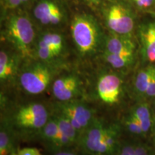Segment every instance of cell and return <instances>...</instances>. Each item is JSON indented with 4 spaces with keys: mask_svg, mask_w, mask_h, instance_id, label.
I'll list each match as a JSON object with an SVG mask.
<instances>
[{
    "mask_svg": "<svg viewBox=\"0 0 155 155\" xmlns=\"http://www.w3.org/2000/svg\"><path fill=\"white\" fill-rule=\"evenodd\" d=\"M134 2L140 7L147 8V7H150L152 5L154 2V0H134Z\"/></svg>",
    "mask_w": 155,
    "mask_h": 155,
    "instance_id": "4316f807",
    "label": "cell"
},
{
    "mask_svg": "<svg viewBox=\"0 0 155 155\" xmlns=\"http://www.w3.org/2000/svg\"><path fill=\"white\" fill-rule=\"evenodd\" d=\"M152 111H153V114H154V116H155V101H154V109H153Z\"/></svg>",
    "mask_w": 155,
    "mask_h": 155,
    "instance_id": "d6a6232c",
    "label": "cell"
},
{
    "mask_svg": "<svg viewBox=\"0 0 155 155\" xmlns=\"http://www.w3.org/2000/svg\"><path fill=\"white\" fill-rule=\"evenodd\" d=\"M135 44L130 35L112 33L104 42V53L119 55H134Z\"/></svg>",
    "mask_w": 155,
    "mask_h": 155,
    "instance_id": "30bf717a",
    "label": "cell"
},
{
    "mask_svg": "<svg viewBox=\"0 0 155 155\" xmlns=\"http://www.w3.org/2000/svg\"><path fill=\"white\" fill-rule=\"evenodd\" d=\"M122 88L123 81L117 73H103L97 81V95L100 101L106 105L114 106L120 101Z\"/></svg>",
    "mask_w": 155,
    "mask_h": 155,
    "instance_id": "52a82bcc",
    "label": "cell"
},
{
    "mask_svg": "<svg viewBox=\"0 0 155 155\" xmlns=\"http://www.w3.org/2000/svg\"><path fill=\"white\" fill-rule=\"evenodd\" d=\"M144 98L155 99V78L151 81L150 85H149Z\"/></svg>",
    "mask_w": 155,
    "mask_h": 155,
    "instance_id": "484cf974",
    "label": "cell"
},
{
    "mask_svg": "<svg viewBox=\"0 0 155 155\" xmlns=\"http://www.w3.org/2000/svg\"><path fill=\"white\" fill-rule=\"evenodd\" d=\"M55 113L66 117L81 135L96 119L91 108L83 102L75 99L58 101L56 105Z\"/></svg>",
    "mask_w": 155,
    "mask_h": 155,
    "instance_id": "5b68a950",
    "label": "cell"
},
{
    "mask_svg": "<svg viewBox=\"0 0 155 155\" xmlns=\"http://www.w3.org/2000/svg\"><path fill=\"white\" fill-rule=\"evenodd\" d=\"M82 82L76 75L57 78L52 84V92L58 101L74 100L81 94Z\"/></svg>",
    "mask_w": 155,
    "mask_h": 155,
    "instance_id": "9c48e42d",
    "label": "cell"
},
{
    "mask_svg": "<svg viewBox=\"0 0 155 155\" xmlns=\"http://www.w3.org/2000/svg\"><path fill=\"white\" fill-rule=\"evenodd\" d=\"M27 1H28V0H22L23 2H27Z\"/></svg>",
    "mask_w": 155,
    "mask_h": 155,
    "instance_id": "836d02e7",
    "label": "cell"
},
{
    "mask_svg": "<svg viewBox=\"0 0 155 155\" xmlns=\"http://www.w3.org/2000/svg\"><path fill=\"white\" fill-rule=\"evenodd\" d=\"M139 38L144 60L155 64V23L143 25L139 30Z\"/></svg>",
    "mask_w": 155,
    "mask_h": 155,
    "instance_id": "4fadbf2b",
    "label": "cell"
},
{
    "mask_svg": "<svg viewBox=\"0 0 155 155\" xmlns=\"http://www.w3.org/2000/svg\"><path fill=\"white\" fill-rule=\"evenodd\" d=\"M40 137L50 149L55 150L56 143L59 135V127L54 116H50V119L45 124L40 132Z\"/></svg>",
    "mask_w": 155,
    "mask_h": 155,
    "instance_id": "2e32d148",
    "label": "cell"
},
{
    "mask_svg": "<svg viewBox=\"0 0 155 155\" xmlns=\"http://www.w3.org/2000/svg\"><path fill=\"white\" fill-rule=\"evenodd\" d=\"M107 124L101 119H96L81 135L78 145L83 154L101 155L102 140Z\"/></svg>",
    "mask_w": 155,
    "mask_h": 155,
    "instance_id": "ba28073f",
    "label": "cell"
},
{
    "mask_svg": "<svg viewBox=\"0 0 155 155\" xmlns=\"http://www.w3.org/2000/svg\"><path fill=\"white\" fill-rule=\"evenodd\" d=\"M124 124L127 130L131 134L138 137L145 136L139 122L131 114H129L124 118Z\"/></svg>",
    "mask_w": 155,
    "mask_h": 155,
    "instance_id": "7402d4cb",
    "label": "cell"
},
{
    "mask_svg": "<svg viewBox=\"0 0 155 155\" xmlns=\"http://www.w3.org/2000/svg\"><path fill=\"white\" fill-rule=\"evenodd\" d=\"M103 58L113 68L121 70L130 66L134 61V55H119L104 53Z\"/></svg>",
    "mask_w": 155,
    "mask_h": 155,
    "instance_id": "ac0fdd59",
    "label": "cell"
},
{
    "mask_svg": "<svg viewBox=\"0 0 155 155\" xmlns=\"http://www.w3.org/2000/svg\"><path fill=\"white\" fill-rule=\"evenodd\" d=\"M34 15L45 25H56L63 19V13L55 2L49 0L40 2L34 9Z\"/></svg>",
    "mask_w": 155,
    "mask_h": 155,
    "instance_id": "8fae6325",
    "label": "cell"
},
{
    "mask_svg": "<svg viewBox=\"0 0 155 155\" xmlns=\"http://www.w3.org/2000/svg\"><path fill=\"white\" fill-rule=\"evenodd\" d=\"M83 1L91 6H96L99 5L101 0H83Z\"/></svg>",
    "mask_w": 155,
    "mask_h": 155,
    "instance_id": "f546056e",
    "label": "cell"
},
{
    "mask_svg": "<svg viewBox=\"0 0 155 155\" xmlns=\"http://www.w3.org/2000/svg\"><path fill=\"white\" fill-rule=\"evenodd\" d=\"M6 5L9 8H15L23 3L22 0H5Z\"/></svg>",
    "mask_w": 155,
    "mask_h": 155,
    "instance_id": "83f0119b",
    "label": "cell"
},
{
    "mask_svg": "<svg viewBox=\"0 0 155 155\" xmlns=\"http://www.w3.org/2000/svg\"><path fill=\"white\" fill-rule=\"evenodd\" d=\"M35 53L40 61L50 64L58 56L47 44L40 40H39L38 43L37 44Z\"/></svg>",
    "mask_w": 155,
    "mask_h": 155,
    "instance_id": "44dd1931",
    "label": "cell"
},
{
    "mask_svg": "<svg viewBox=\"0 0 155 155\" xmlns=\"http://www.w3.org/2000/svg\"><path fill=\"white\" fill-rule=\"evenodd\" d=\"M71 32L75 48L82 56L94 55L104 45L99 25L91 15H76L71 22Z\"/></svg>",
    "mask_w": 155,
    "mask_h": 155,
    "instance_id": "6da1fadb",
    "label": "cell"
},
{
    "mask_svg": "<svg viewBox=\"0 0 155 155\" xmlns=\"http://www.w3.org/2000/svg\"><path fill=\"white\" fill-rule=\"evenodd\" d=\"M154 78L155 64H151L139 70L134 81V88L136 94L144 98L149 85Z\"/></svg>",
    "mask_w": 155,
    "mask_h": 155,
    "instance_id": "9a60e30c",
    "label": "cell"
},
{
    "mask_svg": "<svg viewBox=\"0 0 155 155\" xmlns=\"http://www.w3.org/2000/svg\"><path fill=\"white\" fill-rule=\"evenodd\" d=\"M83 155H88V154H83Z\"/></svg>",
    "mask_w": 155,
    "mask_h": 155,
    "instance_id": "e575fe53",
    "label": "cell"
},
{
    "mask_svg": "<svg viewBox=\"0 0 155 155\" xmlns=\"http://www.w3.org/2000/svg\"><path fill=\"white\" fill-rule=\"evenodd\" d=\"M47 108L40 103H30L21 106L12 117V125L25 133H39L50 119Z\"/></svg>",
    "mask_w": 155,
    "mask_h": 155,
    "instance_id": "277c9868",
    "label": "cell"
},
{
    "mask_svg": "<svg viewBox=\"0 0 155 155\" xmlns=\"http://www.w3.org/2000/svg\"><path fill=\"white\" fill-rule=\"evenodd\" d=\"M40 40L47 44L58 55H59L63 51L64 40L61 34L57 32H47L42 34Z\"/></svg>",
    "mask_w": 155,
    "mask_h": 155,
    "instance_id": "ffe728a7",
    "label": "cell"
},
{
    "mask_svg": "<svg viewBox=\"0 0 155 155\" xmlns=\"http://www.w3.org/2000/svg\"><path fill=\"white\" fill-rule=\"evenodd\" d=\"M19 155H42L39 150L35 147H25L17 150Z\"/></svg>",
    "mask_w": 155,
    "mask_h": 155,
    "instance_id": "d4e9b609",
    "label": "cell"
},
{
    "mask_svg": "<svg viewBox=\"0 0 155 155\" xmlns=\"http://www.w3.org/2000/svg\"><path fill=\"white\" fill-rule=\"evenodd\" d=\"M107 27L112 33L130 35L134 29V19L128 9L120 4H112L104 13Z\"/></svg>",
    "mask_w": 155,
    "mask_h": 155,
    "instance_id": "8992f818",
    "label": "cell"
},
{
    "mask_svg": "<svg viewBox=\"0 0 155 155\" xmlns=\"http://www.w3.org/2000/svg\"><path fill=\"white\" fill-rule=\"evenodd\" d=\"M13 137L9 131V128L4 124L0 131V155H9L15 152Z\"/></svg>",
    "mask_w": 155,
    "mask_h": 155,
    "instance_id": "d6986e66",
    "label": "cell"
},
{
    "mask_svg": "<svg viewBox=\"0 0 155 155\" xmlns=\"http://www.w3.org/2000/svg\"><path fill=\"white\" fill-rule=\"evenodd\" d=\"M53 116L57 121L60 131L70 139L73 145L78 144L81 134L75 129L73 124L66 117L60 114L55 113Z\"/></svg>",
    "mask_w": 155,
    "mask_h": 155,
    "instance_id": "e0dca14e",
    "label": "cell"
},
{
    "mask_svg": "<svg viewBox=\"0 0 155 155\" xmlns=\"http://www.w3.org/2000/svg\"><path fill=\"white\" fill-rule=\"evenodd\" d=\"M134 155H155V148L146 143H135Z\"/></svg>",
    "mask_w": 155,
    "mask_h": 155,
    "instance_id": "603a6c76",
    "label": "cell"
},
{
    "mask_svg": "<svg viewBox=\"0 0 155 155\" xmlns=\"http://www.w3.org/2000/svg\"><path fill=\"white\" fill-rule=\"evenodd\" d=\"M135 143L121 141L116 155H134Z\"/></svg>",
    "mask_w": 155,
    "mask_h": 155,
    "instance_id": "cb8c5ba5",
    "label": "cell"
},
{
    "mask_svg": "<svg viewBox=\"0 0 155 155\" xmlns=\"http://www.w3.org/2000/svg\"><path fill=\"white\" fill-rule=\"evenodd\" d=\"M9 155H19V154H18V152H17V151H15V152H12Z\"/></svg>",
    "mask_w": 155,
    "mask_h": 155,
    "instance_id": "1f68e13d",
    "label": "cell"
},
{
    "mask_svg": "<svg viewBox=\"0 0 155 155\" xmlns=\"http://www.w3.org/2000/svg\"><path fill=\"white\" fill-rule=\"evenodd\" d=\"M53 155H78L77 153L73 152L72 150H70L68 149H65V150H61L53 152Z\"/></svg>",
    "mask_w": 155,
    "mask_h": 155,
    "instance_id": "f1b7e54d",
    "label": "cell"
},
{
    "mask_svg": "<svg viewBox=\"0 0 155 155\" xmlns=\"http://www.w3.org/2000/svg\"><path fill=\"white\" fill-rule=\"evenodd\" d=\"M151 133H152V140H153V144H154V147L155 148V120H154V125H153Z\"/></svg>",
    "mask_w": 155,
    "mask_h": 155,
    "instance_id": "4dcf8cb0",
    "label": "cell"
},
{
    "mask_svg": "<svg viewBox=\"0 0 155 155\" xmlns=\"http://www.w3.org/2000/svg\"><path fill=\"white\" fill-rule=\"evenodd\" d=\"M19 71L17 56L2 50L0 52V81L2 84L12 82L15 78L18 77Z\"/></svg>",
    "mask_w": 155,
    "mask_h": 155,
    "instance_id": "7c38bea8",
    "label": "cell"
},
{
    "mask_svg": "<svg viewBox=\"0 0 155 155\" xmlns=\"http://www.w3.org/2000/svg\"><path fill=\"white\" fill-rule=\"evenodd\" d=\"M5 35L21 55H31L35 30L28 17L21 15H12L6 25Z\"/></svg>",
    "mask_w": 155,
    "mask_h": 155,
    "instance_id": "3957f363",
    "label": "cell"
},
{
    "mask_svg": "<svg viewBox=\"0 0 155 155\" xmlns=\"http://www.w3.org/2000/svg\"><path fill=\"white\" fill-rule=\"evenodd\" d=\"M57 70L50 63L42 61L29 64L19 71L18 81L27 94L39 95L45 91L55 81Z\"/></svg>",
    "mask_w": 155,
    "mask_h": 155,
    "instance_id": "7a4b0ae2",
    "label": "cell"
},
{
    "mask_svg": "<svg viewBox=\"0 0 155 155\" xmlns=\"http://www.w3.org/2000/svg\"><path fill=\"white\" fill-rule=\"evenodd\" d=\"M129 114L134 116L140 124L144 135L152 131L154 119H153L152 108L147 102L141 101L134 106Z\"/></svg>",
    "mask_w": 155,
    "mask_h": 155,
    "instance_id": "5bb4252c",
    "label": "cell"
}]
</instances>
